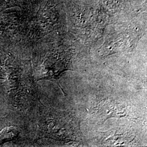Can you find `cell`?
<instances>
[{"instance_id": "cell-1", "label": "cell", "mask_w": 147, "mask_h": 147, "mask_svg": "<svg viewBox=\"0 0 147 147\" xmlns=\"http://www.w3.org/2000/svg\"><path fill=\"white\" fill-rule=\"evenodd\" d=\"M32 72L31 59L25 49H12L6 62V73L1 89L10 110L32 119L40 102Z\"/></svg>"}, {"instance_id": "cell-2", "label": "cell", "mask_w": 147, "mask_h": 147, "mask_svg": "<svg viewBox=\"0 0 147 147\" xmlns=\"http://www.w3.org/2000/svg\"><path fill=\"white\" fill-rule=\"evenodd\" d=\"M32 121L36 128L33 143L42 139L65 142L81 140L80 121L75 114L44 105L41 100Z\"/></svg>"}, {"instance_id": "cell-3", "label": "cell", "mask_w": 147, "mask_h": 147, "mask_svg": "<svg viewBox=\"0 0 147 147\" xmlns=\"http://www.w3.org/2000/svg\"><path fill=\"white\" fill-rule=\"evenodd\" d=\"M34 123L26 116L10 111L0 116V147H21L33 143Z\"/></svg>"}, {"instance_id": "cell-4", "label": "cell", "mask_w": 147, "mask_h": 147, "mask_svg": "<svg viewBox=\"0 0 147 147\" xmlns=\"http://www.w3.org/2000/svg\"><path fill=\"white\" fill-rule=\"evenodd\" d=\"M33 76L36 82L51 81L58 84L61 75L71 69L72 61L53 53L37 52L31 58ZM59 87L61 88L59 84Z\"/></svg>"}, {"instance_id": "cell-5", "label": "cell", "mask_w": 147, "mask_h": 147, "mask_svg": "<svg viewBox=\"0 0 147 147\" xmlns=\"http://www.w3.org/2000/svg\"><path fill=\"white\" fill-rule=\"evenodd\" d=\"M26 34L24 18L16 8L0 11V44L5 47L22 46Z\"/></svg>"}, {"instance_id": "cell-6", "label": "cell", "mask_w": 147, "mask_h": 147, "mask_svg": "<svg viewBox=\"0 0 147 147\" xmlns=\"http://www.w3.org/2000/svg\"><path fill=\"white\" fill-rule=\"evenodd\" d=\"M93 110L95 116L104 121L111 118L136 119L132 116L129 107L127 104L111 98L101 100Z\"/></svg>"}, {"instance_id": "cell-7", "label": "cell", "mask_w": 147, "mask_h": 147, "mask_svg": "<svg viewBox=\"0 0 147 147\" xmlns=\"http://www.w3.org/2000/svg\"><path fill=\"white\" fill-rule=\"evenodd\" d=\"M135 138L136 136L130 131L112 129L102 132L100 140L105 146H129L135 144Z\"/></svg>"}, {"instance_id": "cell-8", "label": "cell", "mask_w": 147, "mask_h": 147, "mask_svg": "<svg viewBox=\"0 0 147 147\" xmlns=\"http://www.w3.org/2000/svg\"><path fill=\"white\" fill-rule=\"evenodd\" d=\"M21 6V0H0V11Z\"/></svg>"}, {"instance_id": "cell-9", "label": "cell", "mask_w": 147, "mask_h": 147, "mask_svg": "<svg viewBox=\"0 0 147 147\" xmlns=\"http://www.w3.org/2000/svg\"><path fill=\"white\" fill-rule=\"evenodd\" d=\"M10 111L5 93L0 88V116L5 115Z\"/></svg>"}]
</instances>
